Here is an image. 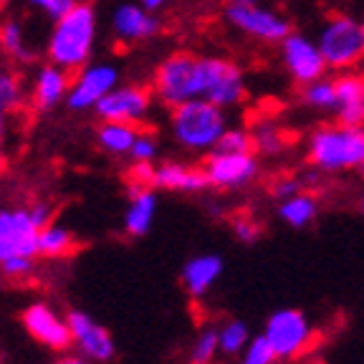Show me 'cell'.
<instances>
[{
    "label": "cell",
    "mask_w": 364,
    "mask_h": 364,
    "mask_svg": "<svg viewBox=\"0 0 364 364\" xmlns=\"http://www.w3.org/2000/svg\"><path fill=\"white\" fill-rule=\"evenodd\" d=\"M99 21L91 3L81 0L79 6L63 18L53 21V28L46 38V61L56 63L68 74H76L86 63H91L97 46Z\"/></svg>",
    "instance_id": "cell-1"
},
{
    "label": "cell",
    "mask_w": 364,
    "mask_h": 364,
    "mask_svg": "<svg viewBox=\"0 0 364 364\" xmlns=\"http://www.w3.org/2000/svg\"><path fill=\"white\" fill-rule=\"evenodd\" d=\"M225 129H228L225 109L208 102L203 97L182 102L170 109L172 139L182 149H188V152L195 154L213 152Z\"/></svg>",
    "instance_id": "cell-2"
},
{
    "label": "cell",
    "mask_w": 364,
    "mask_h": 364,
    "mask_svg": "<svg viewBox=\"0 0 364 364\" xmlns=\"http://www.w3.org/2000/svg\"><path fill=\"white\" fill-rule=\"evenodd\" d=\"M309 162L321 172L357 170L364 177V127H316L309 136Z\"/></svg>",
    "instance_id": "cell-3"
},
{
    "label": "cell",
    "mask_w": 364,
    "mask_h": 364,
    "mask_svg": "<svg viewBox=\"0 0 364 364\" xmlns=\"http://www.w3.org/2000/svg\"><path fill=\"white\" fill-rule=\"evenodd\" d=\"M316 43L329 71H354L364 63V21L349 13H329Z\"/></svg>",
    "instance_id": "cell-4"
},
{
    "label": "cell",
    "mask_w": 364,
    "mask_h": 364,
    "mask_svg": "<svg viewBox=\"0 0 364 364\" xmlns=\"http://www.w3.org/2000/svg\"><path fill=\"white\" fill-rule=\"evenodd\" d=\"M152 91L167 109L200 97V56L190 51H175L157 63L152 74Z\"/></svg>",
    "instance_id": "cell-5"
},
{
    "label": "cell",
    "mask_w": 364,
    "mask_h": 364,
    "mask_svg": "<svg viewBox=\"0 0 364 364\" xmlns=\"http://www.w3.org/2000/svg\"><path fill=\"white\" fill-rule=\"evenodd\" d=\"M245 76L240 66L223 56H200V97L223 109L245 102Z\"/></svg>",
    "instance_id": "cell-6"
},
{
    "label": "cell",
    "mask_w": 364,
    "mask_h": 364,
    "mask_svg": "<svg viewBox=\"0 0 364 364\" xmlns=\"http://www.w3.org/2000/svg\"><path fill=\"white\" fill-rule=\"evenodd\" d=\"M119 84L122 71L112 61H91L81 71L71 74V86L63 107L68 112H94L97 104Z\"/></svg>",
    "instance_id": "cell-7"
},
{
    "label": "cell",
    "mask_w": 364,
    "mask_h": 364,
    "mask_svg": "<svg viewBox=\"0 0 364 364\" xmlns=\"http://www.w3.org/2000/svg\"><path fill=\"white\" fill-rule=\"evenodd\" d=\"M223 16L228 26L258 43H281L291 33L289 18L266 6H225Z\"/></svg>",
    "instance_id": "cell-8"
},
{
    "label": "cell",
    "mask_w": 364,
    "mask_h": 364,
    "mask_svg": "<svg viewBox=\"0 0 364 364\" xmlns=\"http://www.w3.org/2000/svg\"><path fill=\"white\" fill-rule=\"evenodd\" d=\"M154 107L152 86L144 84H119L109 91L107 97L97 104L94 114L102 122H127V124H142L147 122Z\"/></svg>",
    "instance_id": "cell-9"
},
{
    "label": "cell",
    "mask_w": 364,
    "mask_h": 364,
    "mask_svg": "<svg viewBox=\"0 0 364 364\" xmlns=\"http://www.w3.org/2000/svg\"><path fill=\"white\" fill-rule=\"evenodd\" d=\"M41 225L28 208H0V261L38 256Z\"/></svg>",
    "instance_id": "cell-10"
},
{
    "label": "cell",
    "mask_w": 364,
    "mask_h": 364,
    "mask_svg": "<svg viewBox=\"0 0 364 364\" xmlns=\"http://www.w3.org/2000/svg\"><path fill=\"white\" fill-rule=\"evenodd\" d=\"M279 46H281V61H284L286 74L291 76V81H294L296 86H306V84H311V81L326 76L329 66H326L316 41H311L304 33H294V31H291Z\"/></svg>",
    "instance_id": "cell-11"
},
{
    "label": "cell",
    "mask_w": 364,
    "mask_h": 364,
    "mask_svg": "<svg viewBox=\"0 0 364 364\" xmlns=\"http://www.w3.org/2000/svg\"><path fill=\"white\" fill-rule=\"evenodd\" d=\"M21 321L26 326V331L31 334V339H36L46 349H51V352H66L68 347H74L68 316H61L48 304L43 301L28 304V306L23 309Z\"/></svg>",
    "instance_id": "cell-12"
},
{
    "label": "cell",
    "mask_w": 364,
    "mask_h": 364,
    "mask_svg": "<svg viewBox=\"0 0 364 364\" xmlns=\"http://www.w3.org/2000/svg\"><path fill=\"white\" fill-rule=\"evenodd\" d=\"M266 339L271 341L273 352L281 359L301 357L311 341V326L309 318L296 309H284L268 318Z\"/></svg>",
    "instance_id": "cell-13"
},
{
    "label": "cell",
    "mask_w": 364,
    "mask_h": 364,
    "mask_svg": "<svg viewBox=\"0 0 364 364\" xmlns=\"http://www.w3.org/2000/svg\"><path fill=\"white\" fill-rule=\"evenodd\" d=\"M109 28L119 43L132 46L152 41L162 31V21L157 18V13L144 8L139 0H124L109 16Z\"/></svg>",
    "instance_id": "cell-14"
},
{
    "label": "cell",
    "mask_w": 364,
    "mask_h": 364,
    "mask_svg": "<svg viewBox=\"0 0 364 364\" xmlns=\"http://www.w3.org/2000/svg\"><path fill=\"white\" fill-rule=\"evenodd\" d=\"M203 170L210 180V188L235 190L256 180L258 162L253 152H215L213 149L205 159Z\"/></svg>",
    "instance_id": "cell-15"
},
{
    "label": "cell",
    "mask_w": 364,
    "mask_h": 364,
    "mask_svg": "<svg viewBox=\"0 0 364 364\" xmlns=\"http://www.w3.org/2000/svg\"><path fill=\"white\" fill-rule=\"evenodd\" d=\"M66 316H68V326H71V339H74L76 352L84 354L86 359H91V362L97 364L114 359L117 344H114L107 326L94 321L86 311H68Z\"/></svg>",
    "instance_id": "cell-16"
},
{
    "label": "cell",
    "mask_w": 364,
    "mask_h": 364,
    "mask_svg": "<svg viewBox=\"0 0 364 364\" xmlns=\"http://www.w3.org/2000/svg\"><path fill=\"white\" fill-rule=\"evenodd\" d=\"M68 86H71V74L68 71H63L61 66H56L51 61L38 63L33 68V76H31V86H28L31 107L43 114L53 112L56 107L66 104Z\"/></svg>",
    "instance_id": "cell-17"
},
{
    "label": "cell",
    "mask_w": 364,
    "mask_h": 364,
    "mask_svg": "<svg viewBox=\"0 0 364 364\" xmlns=\"http://www.w3.org/2000/svg\"><path fill=\"white\" fill-rule=\"evenodd\" d=\"M336 84V122L347 127H364V74L344 71L334 76Z\"/></svg>",
    "instance_id": "cell-18"
},
{
    "label": "cell",
    "mask_w": 364,
    "mask_h": 364,
    "mask_svg": "<svg viewBox=\"0 0 364 364\" xmlns=\"http://www.w3.org/2000/svg\"><path fill=\"white\" fill-rule=\"evenodd\" d=\"M152 185L159 190H170V193H203L205 188H210V180L203 167L170 159L154 167Z\"/></svg>",
    "instance_id": "cell-19"
},
{
    "label": "cell",
    "mask_w": 364,
    "mask_h": 364,
    "mask_svg": "<svg viewBox=\"0 0 364 364\" xmlns=\"http://www.w3.org/2000/svg\"><path fill=\"white\" fill-rule=\"evenodd\" d=\"M157 215V193L154 188H139L132 185V198L124 213V230L132 238H142L149 233V228Z\"/></svg>",
    "instance_id": "cell-20"
},
{
    "label": "cell",
    "mask_w": 364,
    "mask_h": 364,
    "mask_svg": "<svg viewBox=\"0 0 364 364\" xmlns=\"http://www.w3.org/2000/svg\"><path fill=\"white\" fill-rule=\"evenodd\" d=\"M223 273V261L213 253H205V256H195L185 263L182 268V286L188 289L190 296L200 299L210 291V286L218 281V276Z\"/></svg>",
    "instance_id": "cell-21"
},
{
    "label": "cell",
    "mask_w": 364,
    "mask_h": 364,
    "mask_svg": "<svg viewBox=\"0 0 364 364\" xmlns=\"http://www.w3.org/2000/svg\"><path fill=\"white\" fill-rule=\"evenodd\" d=\"M0 51L16 63H33L38 58L36 46L28 41V31L18 16L0 21Z\"/></svg>",
    "instance_id": "cell-22"
},
{
    "label": "cell",
    "mask_w": 364,
    "mask_h": 364,
    "mask_svg": "<svg viewBox=\"0 0 364 364\" xmlns=\"http://www.w3.org/2000/svg\"><path fill=\"white\" fill-rule=\"evenodd\" d=\"M26 81L16 68H0V132L26 104Z\"/></svg>",
    "instance_id": "cell-23"
},
{
    "label": "cell",
    "mask_w": 364,
    "mask_h": 364,
    "mask_svg": "<svg viewBox=\"0 0 364 364\" xmlns=\"http://www.w3.org/2000/svg\"><path fill=\"white\" fill-rule=\"evenodd\" d=\"M136 136H139V127L127 124V122H102L97 129V144L107 154L114 157H129L132 147H134Z\"/></svg>",
    "instance_id": "cell-24"
},
{
    "label": "cell",
    "mask_w": 364,
    "mask_h": 364,
    "mask_svg": "<svg viewBox=\"0 0 364 364\" xmlns=\"http://www.w3.org/2000/svg\"><path fill=\"white\" fill-rule=\"evenodd\" d=\"M76 250V238L61 223H48L38 233V256L41 258H66Z\"/></svg>",
    "instance_id": "cell-25"
},
{
    "label": "cell",
    "mask_w": 364,
    "mask_h": 364,
    "mask_svg": "<svg viewBox=\"0 0 364 364\" xmlns=\"http://www.w3.org/2000/svg\"><path fill=\"white\" fill-rule=\"evenodd\" d=\"M316 210H318L316 195L301 190V193L291 195V198H286L284 203H281L279 215H281V220H286L291 228H306L309 223L316 218Z\"/></svg>",
    "instance_id": "cell-26"
},
{
    "label": "cell",
    "mask_w": 364,
    "mask_h": 364,
    "mask_svg": "<svg viewBox=\"0 0 364 364\" xmlns=\"http://www.w3.org/2000/svg\"><path fill=\"white\" fill-rule=\"evenodd\" d=\"M301 102L306 104L309 109H316V112H334V107H336L334 79L321 76V79L301 86Z\"/></svg>",
    "instance_id": "cell-27"
},
{
    "label": "cell",
    "mask_w": 364,
    "mask_h": 364,
    "mask_svg": "<svg viewBox=\"0 0 364 364\" xmlns=\"http://www.w3.org/2000/svg\"><path fill=\"white\" fill-rule=\"evenodd\" d=\"M253 134V142H256V149L263 154H279L281 149H286V134L279 124H273L268 119H258L250 129Z\"/></svg>",
    "instance_id": "cell-28"
},
{
    "label": "cell",
    "mask_w": 364,
    "mask_h": 364,
    "mask_svg": "<svg viewBox=\"0 0 364 364\" xmlns=\"http://www.w3.org/2000/svg\"><path fill=\"white\" fill-rule=\"evenodd\" d=\"M215 152H256V142H253L250 132L238 129V127H228L220 139H218Z\"/></svg>",
    "instance_id": "cell-29"
},
{
    "label": "cell",
    "mask_w": 364,
    "mask_h": 364,
    "mask_svg": "<svg viewBox=\"0 0 364 364\" xmlns=\"http://www.w3.org/2000/svg\"><path fill=\"white\" fill-rule=\"evenodd\" d=\"M218 349H220V334L213 329L203 331L198 336V341H195L193 354H190V364H210Z\"/></svg>",
    "instance_id": "cell-30"
},
{
    "label": "cell",
    "mask_w": 364,
    "mask_h": 364,
    "mask_svg": "<svg viewBox=\"0 0 364 364\" xmlns=\"http://www.w3.org/2000/svg\"><path fill=\"white\" fill-rule=\"evenodd\" d=\"M248 341V329H245L243 321H230L225 324V329L220 331V349L225 354H235L245 347Z\"/></svg>",
    "instance_id": "cell-31"
},
{
    "label": "cell",
    "mask_w": 364,
    "mask_h": 364,
    "mask_svg": "<svg viewBox=\"0 0 364 364\" xmlns=\"http://www.w3.org/2000/svg\"><path fill=\"white\" fill-rule=\"evenodd\" d=\"M157 154H159V144H157V139H154V134H149V132H139L134 147H132V152H129L132 162H152L154 165Z\"/></svg>",
    "instance_id": "cell-32"
},
{
    "label": "cell",
    "mask_w": 364,
    "mask_h": 364,
    "mask_svg": "<svg viewBox=\"0 0 364 364\" xmlns=\"http://www.w3.org/2000/svg\"><path fill=\"white\" fill-rule=\"evenodd\" d=\"M273 359H276V352H273L271 341H268L266 334H263V336H256V339L248 344L243 364H271Z\"/></svg>",
    "instance_id": "cell-33"
},
{
    "label": "cell",
    "mask_w": 364,
    "mask_h": 364,
    "mask_svg": "<svg viewBox=\"0 0 364 364\" xmlns=\"http://www.w3.org/2000/svg\"><path fill=\"white\" fill-rule=\"evenodd\" d=\"M233 230L243 243H256L258 235H261V223H256L250 215L240 213V215L233 218Z\"/></svg>",
    "instance_id": "cell-34"
},
{
    "label": "cell",
    "mask_w": 364,
    "mask_h": 364,
    "mask_svg": "<svg viewBox=\"0 0 364 364\" xmlns=\"http://www.w3.org/2000/svg\"><path fill=\"white\" fill-rule=\"evenodd\" d=\"M0 271L11 276V279H23V276H28L33 271V258L28 256H16V258H8V261H0Z\"/></svg>",
    "instance_id": "cell-35"
},
{
    "label": "cell",
    "mask_w": 364,
    "mask_h": 364,
    "mask_svg": "<svg viewBox=\"0 0 364 364\" xmlns=\"http://www.w3.org/2000/svg\"><path fill=\"white\" fill-rule=\"evenodd\" d=\"M304 190V182L296 180V177H276V180L271 182V188H268V193L273 195V198H291V195L301 193Z\"/></svg>",
    "instance_id": "cell-36"
},
{
    "label": "cell",
    "mask_w": 364,
    "mask_h": 364,
    "mask_svg": "<svg viewBox=\"0 0 364 364\" xmlns=\"http://www.w3.org/2000/svg\"><path fill=\"white\" fill-rule=\"evenodd\" d=\"M81 0H51L48 6H46V16L51 18V21H58V18H63L66 13H71L76 6H79Z\"/></svg>",
    "instance_id": "cell-37"
},
{
    "label": "cell",
    "mask_w": 364,
    "mask_h": 364,
    "mask_svg": "<svg viewBox=\"0 0 364 364\" xmlns=\"http://www.w3.org/2000/svg\"><path fill=\"white\" fill-rule=\"evenodd\" d=\"M51 364H97V362H91V359H86L84 354H61L58 359H53Z\"/></svg>",
    "instance_id": "cell-38"
},
{
    "label": "cell",
    "mask_w": 364,
    "mask_h": 364,
    "mask_svg": "<svg viewBox=\"0 0 364 364\" xmlns=\"http://www.w3.org/2000/svg\"><path fill=\"white\" fill-rule=\"evenodd\" d=\"M144 8H149V11H154V13H159V11H165L167 6H170L172 0H139Z\"/></svg>",
    "instance_id": "cell-39"
},
{
    "label": "cell",
    "mask_w": 364,
    "mask_h": 364,
    "mask_svg": "<svg viewBox=\"0 0 364 364\" xmlns=\"http://www.w3.org/2000/svg\"><path fill=\"white\" fill-rule=\"evenodd\" d=\"M266 0H225V6H263Z\"/></svg>",
    "instance_id": "cell-40"
},
{
    "label": "cell",
    "mask_w": 364,
    "mask_h": 364,
    "mask_svg": "<svg viewBox=\"0 0 364 364\" xmlns=\"http://www.w3.org/2000/svg\"><path fill=\"white\" fill-rule=\"evenodd\" d=\"M26 3H28L31 8H36V11H41V13H43V11H46V6H48V3H51V0H26Z\"/></svg>",
    "instance_id": "cell-41"
},
{
    "label": "cell",
    "mask_w": 364,
    "mask_h": 364,
    "mask_svg": "<svg viewBox=\"0 0 364 364\" xmlns=\"http://www.w3.org/2000/svg\"><path fill=\"white\" fill-rule=\"evenodd\" d=\"M6 162V139H3V132H0V167Z\"/></svg>",
    "instance_id": "cell-42"
},
{
    "label": "cell",
    "mask_w": 364,
    "mask_h": 364,
    "mask_svg": "<svg viewBox=\"0 0 364 364\" xmlns=\"http://www.w3.org/2000/svg\"><path fill=\"white\" fill-rule=\"evenodd\" d=\"M16 0H0V11H6V8H11Z\"/></svg>",
    "instance_id": "cell-43"
},
{
    "label": "cell",
    "mask_w": 364,
    "mask_h": 364,
    "mask_svg": "<svg viewBox=\"0 0 364 364\" xmlns=\"http://www.w3.org/2000/svg\"><path fill=\"white\" fill-rule=\"evenodd\" d=\"M362 210H364V200H362Z\"/></svg>",
    "instance_id": "cell-44"
}]
</instances>
